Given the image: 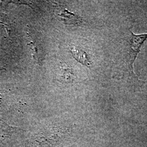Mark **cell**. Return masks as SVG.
<instances>
[{
    "instance_id": "6da1fadb",
    "label": "cell",
    "mask_w": 147,
    "mask_h": 147,
    "mask_svg": "<svg viewBox=\"0 0 147 147\" xmlns=\"http://www.w3.org/2000/svg\"><path fill=\"white\" fill-rule=\"evenodd\" d=\"M131 32V38L130 42V61L129 67L132 73H134L133 64L135 61L137 55L139 53L141 48L144 42L147 39V33L142 34H135L133 32Z\"/></svg>"
},
{
    "instance_id": "7a4b0ae2",
    "label": "cell",
    "mask_w": 147,
    "mask_h": 147,
    "mask_svg": "<svg viewBox=\"0 0 147 147\" xmlns=\"http://www.w3.org/2000/svg\"><path fill=\"white\" fill-rule=\"evenodd\" d=\"M69 49L74 57L79 62L88 67H90L91 63L89 62L87 54L84 51L74 46L70 47Z\"/></svg>"
},
{
    "instance_id": "3957f363",
    "label": "cell",
    "mask_w": 147,
    "mask_h": 147,
    "mask_svg": "<svg viewBox=\"0 0 147 147\" xmlns=\"http://www.w3.org/2000/svg\"><path fill=\"white\" fill-rule=\"evenodd\" d=\"M28 40L30 42H28V45L30 47L32 51V53L33 57L34 59H36L37 62H40L42 57V47L40 44L37 42V40L32 38L30 39L28 38Z\"/></svg>"
}]
</instances>
